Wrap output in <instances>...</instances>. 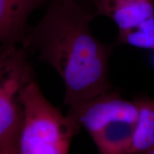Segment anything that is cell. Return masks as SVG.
<instances>
[{
    "instance_id": "obj_10",
    "label": "cell",
    "mask_w": 154,
    "mask_h": 154,
    "mask_svg": "<svg viewBox=\"0 0 154 154\" xmlns=\"http://www.w3.org/2000/svg\"><path fill=\"white\" fill-rule=\"evenodd\" d=\"M149 154H154V149L153 150H151V151H150Z\"/></svg>"
},
{
    "instance_id": "obj_4",
    "label": "cell",
    "mask_w": 154,
    "mask_h": 154,
    "mask_svg": "<svg viewBox=\"0 0 154 154\" xmlns=\"http://www.w3.org/2000/svg\"><path fill=\"white\" fill-rule=\"evenodd\" d=\"M36 78L26 51L19 46L0 50V153L19 154L24 122L22 91Z\"/></svg>"
},
{
    "instance_id": "obj_7",
    "label": "cell",
    "mask_w": 154,
    "mask_h": 154,
    "mask_svg": "<svg viewBox=\"0 0 154 154\" xmlns=\"http://www.w3.org/2000/svg\"><path fill=\"white\" fill-rule=\"evenodd\" d=\"M134 100L139 113L128 154H149L154 149V99L140 95Z\"/></svg>"
},
{
    "instance_id": "obj_8",
    "label": "cell",
    "mask_w": 154,
    "mask_h": 154,
    "mask_svg": "<svg viewBox=\"0 0 154 154\" xmlns=\"http://www.w3.org/2000/svg\"><path fill=\"white\" fill-rule=\"evenodd\" d=\"M125 42L136 47L154 50V17L129 32Z\"/></svg>"
},
{
    "instance_id": "obj_9",
    "label": "cell",
    "mask_w": 154,
    "mask_h": 154,
    "mask_svg": "<svg viewBox=\"0 0 154 154\" xmlns=\"http://www.w3.org/2000/svg\"><path fill=\"white\" fill-rule=\"evenodd\" d=\"M74 1H77L79 2L84 3V4H87L88 2H91V0H74Z\"/></svg>"
},
{
    "instance_id": "obj_1",
    "label": "cell",
    "mask_w": 154,
    "mask_h": 154,
    "mask_svg": "<svg viewBox=\"0 0 154 154\" xmlns=\"http://www.w3.org/2000/svg\"><path fill=\"white\" fill-rule=\"evenodd\" d=\"M96 16L86 4L51 0L35 26H29L20 47L26 54H37L62 79L63 104L72 109L112 89L109 59L115 43L100 42L90 24Z\"/></svg>"
},
{
    "instance_id": "obj_6",
    "label": "cell",
    "mask_w": 154,
    "mask_h": 154,
    "mask_svg": "<svg viewBox=\"0 0 154 154\" xmlns=\"http://www.w3.org/2000/svg\"><path fill=\"white\" fill-rule=\"evenodd\" d=\"M50 0H0L1 48L18 46L29 28V17Z\"/></svg>"
},
{
    "instance_id": "obj_5",
    "label": "cell",
    "mask_w": 154,
    "mask_h": 154,
    "mask_svg": "<svg viewBox=\"0 0 154 154\" xmlns=\"http://www.w3.org/2000/svg\"><path fill=\"white\" fill-rule=\"evenodd\" d=\"M96 16H106L117 25L121 36L154 17V0H91Z\"/></svg>"
},
{
    "instance_id": "obj_2",
    "label": "cell",
    "mask_w": 154,
    "mask_h": 154,
    "mask_svg": "<svg viewBox=\"0 0 154 154\" xmlns=\"http://www.w3.org/2000/svg\"><path fill=\"white\" fill-rule=\"evenodd\" d=\"M24 122L19 154H66L82 126L46 99L36 78L22 91Z\"/></svg>"
},
{
    "instance_id": "obj_3",
    "label": "cell",
    "mask_w": 154,
    "mask_h": 154,
    "mask_svg": "<svg viewBox=\"0 0 154 154\" xmlns=\"http://www.w3.org/2000/svg\"><path fill=\"white\" fill-rule=\"evenodd\" d=\"M67 113L87 131L100 153L128 154L139 113L134 99L111 89Z\"/></svg>"
}]
</instances>
